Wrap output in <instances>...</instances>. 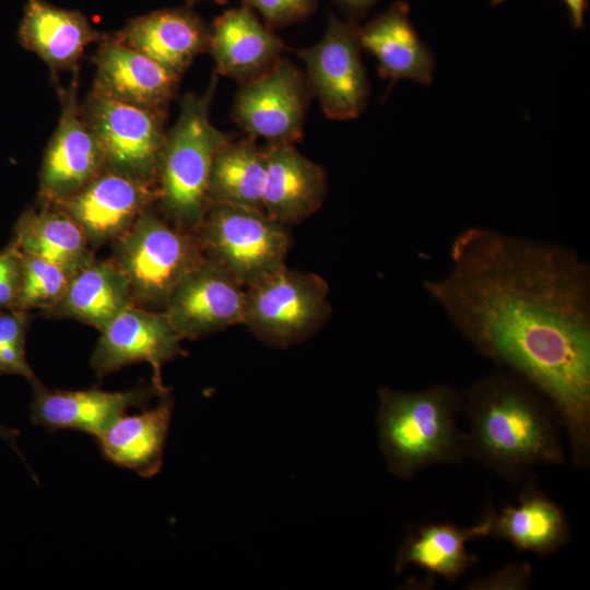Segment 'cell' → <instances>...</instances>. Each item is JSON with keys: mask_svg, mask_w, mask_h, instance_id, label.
Here are the masks:
<instances>
[{"mask_svg": "<svg viewBox=\"0 0 590 590\" xmlns=\"http://www.w3.org/2000/svg\"><path fill=\"white\" fill-rule=\"evenodd\" d=\"M505 0H491V3L493 5H497V4H500L502 2H504Z\"/></svg>", "mask_w": 590, "mask_h": 590, "instance_id": "obj_37", "label": "cell"}, {"mask_svg": "<svg viewBox=\"0 0 590 590\" xmlns=\"http://www.w3.org/2000/svg\"><path fill=\"white\" fill-rule=\"evenodd\" d=\"M266 151L249 137L224 143L215 153L209 180V203L263 210Z\"/></svg>", "mask_w": 590, "mask_h": 590, "instance_id": "obj_27", "label": "cell"}, {"mask_svg": "<svg viewBox=\"0 0 590 590\" xmlns=\"http://www.w3.org/2000/svg\"><path fill=\"white\" fill-rule=\"evenodd\" d=\"M12 238L23 252L57 263L72 274L95 258L80 226L49 204L27 208L15 222Z\"/></svg>", "mask_w": 590, "mask_h": 590, "instance_id": "obj_26", "label": "cell"}, {"mask_svg": "<svg viewBox=\"0 0 590 590\" xmlns=\"http://www.w3.org/2000/svg\"><path fill=\"white\" fill-rule=\"evenodd\" d=\"M462 397L465 457L512 484L538 467L567 462L558 414L519 375L499 367L474 381Z\"/></svg>", "mask_w": 590, "mask_h": 590, "instance_id": "obj_2", "label": "cell"}, {"mask_svg": "<svg viewBox=\"0 0 590 590\" xmlns=\"http://www.w3.org/2000/svg\"><path fill=\"white\" fill-rule=\"evenodd\" d=\"M30 322V311L17 308L0 310V375L21 376L30 382L37 379L25 352Z\"/></svg>", "mask_w": 590, "mask_h": 590, "instance_id": "obj_29", "label": "cell"}, {"mask_svg": "<svg viewBox=\"0 0 590 590\" xmlns=\"http://www.w3.org/2000/svg\"><path fill=\"white\" fill-rule=\"evenodd\" d=\"M216 73L202 94L187 93L166 131L156 167L155 206L172 224L196 233L209 206V180L217 150L232 139L210 120Z\"/></svg>", "mask_w": 590, "mask_h": 590, "instance_id": "obj_4", "label": "cell"}, {"mask_svg": "<svg viewBox=\"0 0 590 590\" xmlns=\"http://www.w3.org/2000/svg\"><path fill=\"white\" fill-rule=\"evenodd\" d=\"M263 211L286 225L316 213L327 192L324 169L292 143H268Z\"/></svg>", "mask_w": 590, "mask_h": 590, "instance_id": "obj_19", "label": "cell"}, {"mask_svg": "<svg viewBox=\"0 0 590 590\" xmlns=\"http://www.w3.org/2000/svg\"><path fill=\"white\" fill-rule=\"evenodd\" d=\"M245 5L258 10L270 28L282 27L306 19L317 0H243Z\"/></svg>", "mask_w": 590, "mask_h": 590, "instance_id": "obj_30", "label": "cell"}, {"mask_svg": "<svg viewBox=\"0 0 590 590\" xmlns=\"http://www.w3.org/2000/svg\"><path fill=\"white\" fill-rule=\"evenodd\" d=\"M113 245L133 304L154 310H164L177 284L205 257L197 234L172 224L154 205Z\"/></svg>", "mask_w": 590, "mask_h": 590, "instance_id": "obj_5", "label": "cell"}, {"mask_svg": "<svg viewBox=\"0 0 590 590\" xmlns=\"http://www.w3.org/2000/svg\"><path fill=\"white\" fill-rule=\"evenodd\" d=\"M196 234L204 256L245 288L285 267V225L263 210L209 203Z\"/></svg>", "mask_w": 590, "mask_h": 590, "instance_id": "obj_6", "label": "cell"}, {"mask_svg": "<svg viewBox=\"0 0 590 590\" xmlns=\"http://www.w3.org/2000/svg\"><path fill=\"white\" fill-rule=\"evenodd\" d=\"M81 110L102 148L105 169L155 182L166 111L128 104L93 90L81 103Z\"/></svg>", "mask_w": 590, "mask_h": 590, "instance_id": "obj_8", "label": "cell"}, {"mask_svg": "<svg viewBox=\"0 0 590 590\" xmlns=\"http://www.w3.org/2000/svg\"><path fill=\"white\" fill-rule=\"evenodd\" d=\"M409 4L399 0L358 27L359 46L376 59L379 75L392 84L401 79L429 84L434 58L409 20Z\"/></svg>", "mask_w": 590, "mask_h": 590, "instance_id": "obj_21", "label": "cell"}, {"mask_svg": "<svg viewBox=\"0 0 590 590\" xmlns=\"http://www.w3.org/2000/svg\"><path fill=\"white\" fill-rule=\"evenodd\" d=\"M569 13L574 28L579 30L583 25V15L588 10V0H562Z\"/></svg>", "mask_w": 590, "mask_h": 590, "instance_id": "obj_33", "label": "cell"}, {"mask_svg": "<svg viewBox=\"0 0 590 590\" xmlns=\"http://www.w3.org/2000/svg\"><path fill=\"white\" fill-rule=\"evenodd\" d=\"M489 530L491 508L477 524L468 528L446 522L421 524L405 536L396 556L394 570L401 574L415 566L428 577L456 583L477 562V557L469 553L467 543L489 536Z\"/></svg>", "mask_w": 590, "mask_h": 590, "instance_id": "obj_22", "label": "cell"}, {"mask_svg": "<svg viewBox=\"0 0 590 590\" xmlns=\"http://www.w3.org/2000/svg\"><path fill=\"white\" fill-rule=\"evenodd\" d=\"M450 267L423 282L475 351L540 391L566 433L575 468L590 463V266L562 244L471 226Z\"/></svg>", "mask_w": 590, "mask_h": 590, "instance_id": "obj_1", "label": "cell"}, {"mask_svg": "<svg viewBox=\"0 0 590 590\" xmlns=\"http://www.w3.org/2000/svg\"><path fill=\"white\" fill-rule=\"evenodd\" d=\"M96 68L92 90L135 106L166 111L180 76L122 44L115 34L97 42L91 58Z\"/></svg>", "mask_w": 590, "mask_h": 590, "instance_id": "obj_16", "label": "cell"}, {"mask_svg": "<svg viewBox=\"0 0 590 590\" xmlns=\"http://www.w3.org/2000/svg\"><path fill=\"white\" fill-rule=\"evenodd\" d=\"M489 535L520 552L546 556L569 541L570 530L562 507L530 481L516 505L508 504L498 512L491 507Z\"/></svg>", "mask_w": 590, "mask_h": 590, "instance_id": "obj_23", "label": "cell"}, {"mask_svg": "<svg viewBox=\"0 0 590 590\" xmlns=\"http://www.w3.org/2000/svg\"><path fill=\"white\" fill-rule=\"evenodd\" d=\"M22 276V250L12 238L0 250V310L15 307Z\"/></svg>", "mask_w": 590, "mask_h": 590, "instance_id": "obj_31", "label": "cell"}, {"mask_svg": "<svg viewBox=\"0 0 590 590\" xmlns=\"http://www.w3.org/2000/svg\"><path fill=\"white\" fill-rule=\"evenodd\" d=\"M132 304L130 282L122 269L113 258H94L72 274L60 303L45 315L74 319L102 331Z\"/></svg>", "mask_w": 590, "mask_h": 590, "instance_id": "obj_25", "label": "cell"}, {"mask_svg": "<svg viewBox=\"0 0 590 590\" xmlns=\"http://www.w3.org/2000/svg\"><path fill=\"white\" fill-rule=\"evenodd\" d=\"M531 577V568L527 564H514L496 570L492 575L471 580L468 589H526Z\"/></svg>", "mask_w": 590, "mask_h": 590, "instance_id": "obj_32", "label": "cell"}, {"mask_svg": "<svg viewBox=\"0 0 590 590\" xmlns=\"http://www.w3.org/2000/svg\"><path fill=\"white\" fill-rule=\"evenodd\" d=\"M55 83L61 110L38 174V200L42 204H55L73 196L105 166L98 140L82 115L78 70L69 86Z\"/></svg>", "mask_w": 590, "mask_h": 590, "instance_id": "obj_11", "label": "cell"}, {"mask_svg": "<svg viewBox=\"0 0 590 590\" xmlns=\"http://www.w3.org/2000/svg\"><path fill=\"white\" fill-rule=\"evenodd\" d=\"M284 49L282 40L246 5L225 11L209 25L206 52L216 72L240 83L269 69Z\"/></svg>", "mask_w": 590, "mask_h": 590, "instance_id": "obj_20", "label": "cell"}, {"mask_svg": "<svg viewBox=\"0 0 590 590\" xmlns=\"http://www.w3.org/2000/svg\"><path fill=\"white\" fill-rule=\"evenodd\" d=\"M103 35L81 11L45 0H27L17 32L22 47L47 66L52 80L60 72L78 70L86 47Z\"/></svg>", "mask_w": 590, "mask_h": 590, "instance_id": "obj_18", "label": "cell"}, {"mask_svg": "<svg viewBox=\"0 0 590 590\" xmlns=\"http://www.w3.org/2000/svg\"><path fill=\"white\" fill-rule=\"evenodd\" d=\"M329 285L286 266L246 287L245 320L261 341L285 347L312 334L330 314Z\"/></svg>", "mask_w": 590, "mask_h": 590, "instance_id": "obj_7", "label": "cell"}, {"mask_svg": "<svg viewBox=\"0 0 590 590\" xmlns=\"http://www.w3.org/2000/svg\"><path fill=\"white\" fill-rule=\"evenodd\" d=\"M309 92L306 76L281 57L264 72L241 83L233 119L252 138L295 144L303 138Z\"/></svg>", "mask_w": 590, "mask_h": 590, "instance_id": "obj_10", "label": "cell"}, {"mask_svg": "<svg viewBox=\"0 0 590 590\" xmlns=\"http://www.w3.org/2000/svg\"><path fill=\"white\" fill-rule=\"evenodd\" d=\"M160 397L154 408L135 414H122L96 438L108 461L130 469L142 477L158 473L163 463L174 402L168 391Z\"/></svg>", "mask_w": 590, "mask_h": 590, "instance_id": "obj_24", "label": "cell"}, {"mask_svg": "<svg viewBox=\"0 0 590 590\" xmlns=\"http://www.w3.org/2000/svg\"><path fill=\"white\" fill-rule=\"evenodd\" d=\"M31 385V420L35 425L49 430H80L95 439L129 409L143 410L155 394H162L153 384L126 391L50 390L37 379Z\"/></svg>", "mask_w": 590, "mask_h": 590, "instance_id": "obj_15", "label": "cell"}, {"mask_svg": "<svg viewBox=\"0 0 590 590\" xmlns=\"http://www.w3.org/2000/svg\"><path fill=\"white\" fill-rule=\"evenodd\" d=\"M246 288L204 257L172 292L164 311L181 339H199L244 323Z\"/></svg>", "mask_w": 590, "mask_h": 590, "instance_id": "obj_14", "label": "cell"}, {"mask_svg": "<svg viewBox=\"0 0 590 590\" xmlns=\"http://www.w3.org/2000/svg\"><path fill=\"white\" fill-rule=\"evenodd\" d=\"M156 199L155 182L104 168L80 191L49 205L70 216L95 248L120 238Z\"/></svg>", "mask_w": 590, "mask_h": 590, "instance_id": "obj_13", "label": "cell"}, {"mask_svg": "<svg viewBox=\"0 0 590 590\" xmlns=\"http://www.w3.org/2000/svg\"><path fill=\"white\" fill-rule=\"evenodd\" d=\"M182 339L164 310L130 305L102 331L91 356V367L103 378L138 363L151 365L152 384L161 392L162 366L181 354Z\"/></svg>", "mask_w": 590, "mask_h": 590, "instance_id": "obj_12", "label": "cell"}, {"mask_svg": "<svg viewBox=\"0 0 590 590\" xmlns=\"http://www.w3.org/2000/svg\"><path fill=\"white\" fill-rule=\"evenodd\" d=\"M379 446L389 472L403 480L465 457L458 420L463 397L449 384L417 391L382 387L378 391Z\"/></svg>", "mask_w": 590, "mask_h": 590, "instance_id": "obj_3", "label": "cell"}, {"mask_svg": "<svg viewBox=\"0 0 590 590\" xmlns=\"http://www.w3.org/2000/svg\"><path fill=\"white\" fill-rule=\"evenodd\" d=\"M19 435L20 432L17 429L0 425V438L5 440L16 451V453L21 456V452L16 447V438Z\"/></svg>", "mask_w": 590, "mask_h": 590, "instance_id": "obj_35", "label": "cell"}, {"mask_svg": "<svg viewBox=\"0 0 590 590\" xmlns=\"http://www.w3.org/2000/svg\"><path fill=\"white\" fill-rule=\"evenodd\" d=\"M115 36L181 76L206 51L209 25L188 7L152 11L129 20Z\"/></svg>", "mask_w": 590, "mask_h": 590, "instance_id": "obj_17", "label": "cell"}, {"mask_svg": "<svg viewBox=\"0 0 590 590\" xmlns=\"http://www.w3.org/2000/svg\"><path fill=\"white\" fill-rule=\"evenodd\" d=\"M354 17L363 16L379 0H332Z\"/></svg>", "mask_w": 590, "mask_h": 590, "instance_id": "obj_34", "label": "cell"}, {"mask_svg": "<svg viewBox=\"0 0 590 590\" xmlns=\"http://www.w3.org/2000/svg\"><path fill=\"white\" fill-rule=\"evenodd\" d=\"M71 276L61 266L22 251L21 285L14 308L50 310L62 299Z\"/></svg>", "mask_w": 590, "mask_h": 590, "instance_id": "obj_28", "label": "cell"}, {"mask_svg": "<svg viewBox=\"0 0 590 590\" xmlns=\"http://www.w3.org/2000/svg\"><path fill=\"white\" fill-rule=\"evenodd\" d=\"M188 4H192L194 2H198V1H205V0H186ZM209 1H213V2H216L219 4H225L227 3L228 0H209Z\"/></svg>", "mask_w": 590, "mask_h": 590, "instance_id": "obj_36", "label": "cell"}, {"mask_svg": "<svg viewBox=\"0 0 590 590\" xmlns=\"http://www.w3.org/2000/svg\"><path fill=\"white\" fill-rule=\"evenodd\" d=\"M294 51L305 63L310 91L328 118L354 119L364 111L369 82L354 22H343L330 13L321 40Z\"/></svg>", "mask_w": 590, "mask_h": 590, "instance_id": "obj_9", "label": "cell"}]
</instances>
